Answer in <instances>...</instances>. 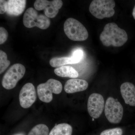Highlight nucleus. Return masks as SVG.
I'll use <instances>...</instances> for the list:
<instances>
[{
  "mask_svg": "<svg viewBox=\"0 0 135 135\" xmlns=\"http://www.w3.org/2000/svg\"><path fill=\"white\" fill-rule=\"evenodd\" d=\"M100 41L106 47H120L128 40L127 33L125 30L118 27L114 23L107 24L99 36Z\"/></svg>",
  "mask_w": 135,
  "mask_h": 135,
  "instance_id": "nucleus-1",
  "label": "nucleus"
},
{
  "mask_svg": "<svg viewBox=\"0 0 135 135\" xmlns=\"http://www.w3.org/2000/svg\"><path fill=\"white\" fill-rule=\"evenodd\" d=\"M64 28L66 35L71 40L84 41L88 38V32L86 27L75 18H68L64 23Z\"/></svg>",
  "mask_w": 135,
  "mask_h": 135,
  "instance_id": "nucleus-2",
  "label": "nucleus"
},
{
  "mask_svg": "<svg viewBox=\"0 0 135 135\" xmlns=\"http://www.w3.org/2000/svg\"><path fill=\"white\" fill-rule=\"evenodd\" d=\"M115 5L113 0H94L90 5L89 11L95 17L103 19L113 16Z\"/></svg>",
  "mask_w": 135,
  "mask_h": 135,
  "instance_id": "nucleus-3",
  "label": "nucleus"
},
{
  "mask_svg": "<svg viewBox=\"0 0 135 135\" xmlns=\"http://www.w3.org/2000/svg\"><path fill=\"white\" fill-rule=\"evenodd\" d=\"M37 88L39 99L44 103H49L53 100V94H59L62 92V85L57 80L50 79L45 83L39 84Z\"/></svg>",
  "mask_w": 135,
  "mask_h": 135,
  "instance_id": "nucleus-4",
  "label": "nucleus"
},
{
  "mask_svg": "<svg viewBox=\"0 0 135 135\" xmlns=\"http://www.w3.org/2000/svg\"><path fill=\"white\" fill-rule=\"evenodd\" d=\"M23 23L26 27H37L40 29H47L50 25V20L46 15H39L36 10L29 8L26 10L23 17Z\"/></svg>",
  "mask_w": 135,
  "mask_h": 135,
  "instance_id": "nucleus-5",
  "label": "nucleus"
},
{
  "mask_svg": "<svg viewBox=\"0 0 135 135\" xmlns=\"http://www.w3.org/2000/svg\"><path fill=\"white\" fill-rule=\"evenodd\" d=\"M25 72V67L22 64H16L11 66L3 77V87L8 90L14 88L18 82L24 76Z\"/></svg>",
  "mask_w": 135,
  "mask_h": 135,
  "instance_id": "nucleus-6",
  "label": "nucleus"
},
{
  "mask_svg": "<svg viewBox=\"0 0 135 135\" xmlns=\"http://www.w3.org/2000/svg\"><path fill=\"white\" fill-rule=\"evenodd\" d=\"M104 112L109 122L114 124L118 123L120 122L123 117V107L117 99L110 97L105 103Z\"/></svg>",
  "mask_w": 135,
  "mask_h": 135,
  "instance_id": "nucleus-7",
  "label": "nucleus"
},
{
  "mask_svg": "<svg viewBox=\"0 0 135 135\" xmlns=\"http://www.w3.org/2000/svg\"><path fill=\"white\" fill-rule=\"evenodd\" d=\"M62 5V1L60 0H53L51 1L36 0L34 3L35 9L38 11L44 10L45 15L50 18L55 17Z\"/></svg>",
  "mask_w": 135,
  "mask_h": 135,
  "instance_id": "nucleus-8",
  "label": "nucleus"
},
{
  "mask_svg": "<svg viewBox=\"0 0 135 135\" xmlns=\"http://www.w3.org/2000/svg\"><path fill=\"white\" fill-rule=\"evenodd\" d=\"M104 107V100L101 94L94 93L88 99V110L89 115L94 119L101 116Z\"/></svg>",
  "mask_w": 135,
  "mask_h": 135,
  "instance_id": "nucleus-9",
  "label": "nucleus"
},
{
  "mask_svg": "<svg viewBox=\"0 0 135 135\" xmlns=\"http://www.w3.org/2000/svg\"><path fill=\"white\" fill-rule=\"evenodd\" d=\"M36 99V90L33 84L30 83L25 84L19 94L20 103L21 107L24 109L29 108L35 102Z\"/></svg>",
  "mask_w": 135,
  "mask_h": 135,
  "instance_id": "nucleus-10",
  "label": "nucleus"
},
{
  "mask_svg": "<svg viewBox=\"0 0 135 135\" xmlns=\"http://www.w3.org/2000/svg\"><path fill=\"white\" fill-rule=\"evenodd\" d=\"M83 52L81 50L78 49L74 51L70 57H54L50 61V64L52 67L59 68L66 65L75 64L79 62L82 59Z\"/></svg>",
  "mask_w": 135,
  "mask_h": 135,
  "instance_id": "nucleus-11",
  "label": "nucleus"
},
{
  "mask_svg": "<svg viewBox=\"0 0 135 135\" xmlns=\"http://www.w3.org/2000/svg\"><path fill=\"white\" fill-rule=\"evenodd\" d=\"M88 83L85 80L73 79L68 80L64 86L65 92L68 94L84 91L88 88Z\"/></svg>",
  "mask_w": 135,
  "mask_h": 135,
  "instance_id": "nucleus-12",
  "label": "nucleus"
},
{
  "mask_svg": "<svg viewBox=\"0 0 135 135\" xmlns=\"http://www.w3.org/2000/svg\"><path fill=\"white\" fill-rule=\"evenodd\" d=\"M120 92L125 103L131 106H135V86L131 83H124L121 85Z\"/></svg>",
  "mask_w": 135,
  "mask_h": 135,
  "instance_id": "nucleus-13",
  "label": "nucleus"
},
{
  "mask_svg": "<svg viewBox=\"0 0 135 135\" xmlns=\"http://www.w3.org/2000/svg\"><path fill=\"white\" fill-rule=\"evenodd\" d=\"M25 0H9L7 1V14L9 16H17L22 15L26 6Z\"/></svg>",
  "mask_w": 135,
  "mask_h": 135,
  "instance_id": "nucleus-14",
  "label": "nucleus"
},
{
  "mask_svg": "<svg viewBox=\"0 0 135 135\" xmlns=\"http://www.w3.org/2000/svg\"><path fill=\"white\" fill-rule=\"evenodd\" d=\"M54 72L56 75L60 77H69L75 79L79 76L78 72L70 66H63L56 68Z\"/></svg>",
  "mask_w": 135,
  "mask_h": 135,
  "instance_id": "nucleus-15",
  "label": "nucleus"
},
{
  "mask_svg": "<svg viewBox=\"0 0 135 135\" xmlns=\"http://www.w3.org/2000/svg\"><path fill=\"white\" fill-rule=\"evenodd\" d=\"M73 128L69 124L62 123L56 125L53 128L49 135H72Z\"/></svg>",
  "mask_w": 135,
  "mask_h": 135,
  "instance_id": "nucleus-16",
  "label": "nucleus"
},
{
  "mask_svg": "<svg viewBox=\"0 0 135 135\" xmlns=\"http://www.w3.org/2000/svg\"><path fill=\"white\" fill-rule=\"evenodd\" d=\"M49 129L45 124H40L35 126L27 135H49Z\"/></svg>",
  "mask_w": 135,
  "mask_h": 135,
  "instance_id": "nucleus-17",
  "label": "nucleus"
},
{
  "mask_svg": "<svg viewBox=\"0 0 135 135\" xmlns=\"http://www.w3.org/2000/svg\"><path fill=\"white\" fill-rule=\"evenodd\" d=\"M10 64V62L8 60L7 54L2 50H0V74L2 73Z\"/></svg>",
  "mask_w": 135,
  "mask_h": 135,
  "instance_id": "nucleus-18",
  "label": "nucleus"
},
{
  "mask_svg": "<svg viewBox=\"0 0 135 135\" xmlns=\"http://www.w3.org/2000/svg\"><path fill=\"white\" fill-rule=\"evenodd\" d=\"M123 131L120 128H114L102 131L100 135H122Z\"/></svg>",
  "mask_w": 135,
  "mask_h": 135,
  "instance_id": "nucleus-19",
  "label": "nucleus"
},
{
  "mask_svg": "<svg viewBox=\"0 0 135 135\" xmlns=\"http://www.w3.org/2000/svg\"><path fill=\"white\" fill-rule=\"evenodd\" d=\"M8 32L7 31L2 27H0V44H3L7 40Z\"/></svg>",
  "mask_w": 135,
  "mask_h": 135,
  "instance_id": "nucleus-20",
  "label": "nucleus"
},
{
  "mask_svg": "<svg viewBox=\"0 0 135 135\" xmlns=\"http://www.w3.org/2000/svg\"><path fill=\"white\" fill-rule=\"evenodd\" d=\"M7 1L4 0L0 1V14H3L7 12Z\"/></svg>",
  "mask_w": 135,
  "mask_h": 135,
  "instance_id": "nucleus-21",
  "label": "nucleus"
},
{
  "mask_svg": "<svg viewBox=\"0 0 135 135\" xmlns=\"http://www.w3.org/2000/svg\"><path fill=\"white\" fill-rule=\"evenodd\" d=\"M132 15H133V18H134V19L135 20V5L134 8H133Z\"/></svg>",
  "mask_w": 135,
  "mask_h": 135,
  "instance_id": "nucleus-22",
  "label": "nucleus"
},
{
  "mask_svg": "<svg viewBox=\"0 0 135 135\" xmlns=\"http://www.w3.org/2000/svg\"><path fill=\"white\" fill-rule=\"evenodd\" d=\"M14 135H25L23 133H18V134H15Z\"/></svg>",
  "mask_w": 135,
  "mask_h": 135,
  "instance_id": "nucleus-23",
  "label": "nucleus"
}]
</instances>
